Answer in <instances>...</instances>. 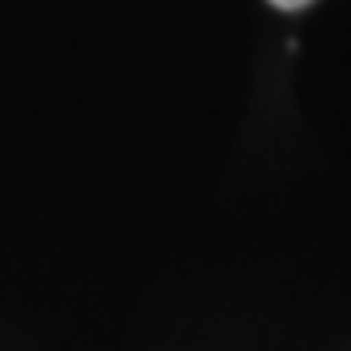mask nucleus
<instances>
[{
    "mask_svg": "<svg viewBox=\"0 0 351 351\" xmlns=\"http://www.w3.org/2000/svg\"><path fill=\"white\" fill-rule=\"evenodd\" d=\"M274 8H281V12H297V8H304V4H313V0H269Z\"/></svg>",
    "mask_w": 351,
    "mask_h": 351,
    "instance_id": "nucleus-1",
    "label": "nucleus"
}]
</instances>
